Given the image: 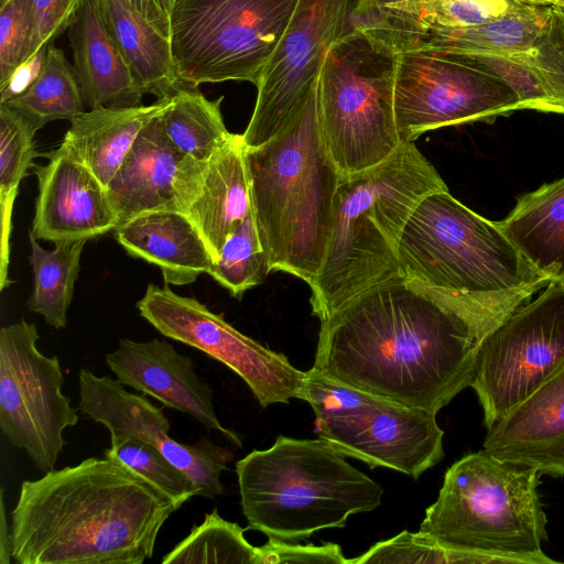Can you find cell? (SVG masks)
<instances>
[{
	"label": "cell",
	"mask_w": 564,
	"mask_h": 564,
	"mask_svg": "<svg viewBox=\"0 0 564 564\" xmlns=\"http://www.w3.org/2000/svg\"><path fill=\"white\" fill-rule=\"evenodd\" d=\"M299 0H175L171 45L181 87L250 82L285 32Z\"/></svg>",
	"instance_id": "cell-9"
},
{
	"label": "cell",
	"mask_w": 564,
	"mask_h": 564,
	"mask_svg": "<svg viewBox=\"0 0 564 564\" xmlns=\"http://www.w3.org/2000/svg\"><path fill=\"white\" fill-rule=\"evenodd\" d=\"M37 339L36 326L24 319L0 329V429L46 473L64 448V431L79 416L62 392L58 358L43 355Z\"/></svg>",
	"instance_id": "cell-12"
},
{
	"label": "cell",
	"mask_w": 564,
	"mask_h": 564,
	"mask_svg": "<svg viewBox=\"0 0 564 564\" xmlns=\"http://www.w3.org/2000/svg\"><path fill=\"white\" fill-rule=\"evenodd\" d=\"M159 4L161 6V8L169 14L171 15V12L173 10V7H174V3H175V0H158Z\"/></svg>",
	"instance_id": "cell-43"
},
{
	"label": "cell",
	"mask_w": 564,
	"mask_h": 564,
	"mask_svg": "<svg viewBox=\"0 0 564 564\" xmlns=\"http://www.w3.org/2000/svg\"><path fill=\"white\" fill-rule=\"evenodd\" d=\"M4 1H7V0H0V4L3 3Z\"/></svg>",
	"instance_id": "cell-48"
},
{
	"label": "cell",
	"mask_w": 564,
	"mask_h": 564,
	"mask_svg": "<svg viewBox=\"0 0 564 564\" xmlns=\"http://www.w3.org/2000/svg\"><path fill=\"white\" fill-rule=\"evenodd\" d=\"M498 224L550 282L564 278V176L519 197Z\"/></svg>",
	"instance_id": "cell-27"
},
{
	"label": "cell",
	"mask_w": 564,
	"mask_h": 564,
	"mask_svg": "<svg viewBox=\"0 0 564 564\" xmlns=\"http://www.w3.org/2000/svg\"><path fill=\"white\" fill-rule=\"evenodd\" d=\"M137 12L144 17L165 36H171L170 15L161 8L158 0H126ZM171 40V39H170Z\"/></svg>",
	"instance_id": "cell-41"
},
{
	"label": "cell",
	"mask_w": 564,
	"mask_h": 564,
	"mask_svg": "<svg viewBox=\"0 0 564 564\" xmlns=\"http://www.w3.org/2000/svg\"><path fill=\"white\" fill-rule=\"evenodd\" d=\"M82 1L31 0L33 29L30 62L37 55L45 53L51 43L68 29Z\"/></svg>",
	"instance_id": "cell-38"
},
{
	"label": "cell",
	"mask_w": 564,
	"mask_h": 564,
	"mask_svg": "<svg viewBox=\"0 0 564 564\" xmlns=\"http://www.w3.org/2000/svg\"><path fill=\"white\" fill-rule=\"evenodd\" d=\"M406 0H356L349 23V30H359L381 15L388 8Z\"/></svg>",
	"instance_id": "cell-40"
},
{
	"label": "cell",
	"mask_w": 564,
	"mask_h": 564,
	"mask_svg": "<svg viewBox=\"0 0 564 564\" xmlns=\"http://www.w3.org/2000/svg\"><path fill=\"white\" fill-rule=\"evenodd\" d=\"M554 4L525 3L489 22L459 29H435L399 37L387 46L394 54L421 51L455 55H503L525 52L544 35Z\"/></svg>",
	"instance_id": "cell-23"
},
{
	"label": "cell",
	"mask_w": 564,
	"mask_h": 564,
	"mask_svg": "<svg viewBox=\"0 0 564 564\" xmlns=\"http://www.w3.org/2000/svg\"><path fill=\"white\" fill-rule=\"evenodd\" d=\"M206 166L207 162L177 150L164 131L161 115L154 118L107 185L118 226L147 212L187 214L200 192Z\"/></svg>",
	"instance_id": "cell-17"
},
{
	"label": "cell",
	"mask_w": 564,
	"mask_h": 564,
	"mask_svg": "<svg viewBox=\"0 0 564 564\" xmlns=\"http://www.w3.org/2000/svg\"><path fill=\"white\" fill-rule=\"evenodd\" d=\"M242 134L234 133L208 162L199 194L187 215L207 241L215 261L227 238L251 213Z\"/></svg>",
	"instance_id": "cell-26"
},
{
	"label": "cell",
	"mask_w": 564,
	"mask_h": 564,
	"mask_svg": "<svg viewBox=\"0 0 564 564\" xmlns=\"http://www.w3.org/2000/svg\"><path fill=\"white\" fill-rule=\"evenodd\" d=\"M527 3H535V4H554L552 0H517Z\"/></svg>",
	"instance_id": "cell-44"
},
{
	"label": "cell",
	"mask_w": 564,
	"mask_h": 564,
	"mask_svg": "<svg viewBox=\"0 0 564 564\" xmlns=\"http://www.w3.org/2000/svg\"><path fill=\"white\" fill-rule=\"evenodd\" d=\"M178 508L115 457H89L21 484L11 512L20 564H142Z\"/></svg>",
	"instance_id": "cell-2"
},
{
	"label": "cell",
	"mask_w": 564,
	"mask_h": 564,
	"mask_svg": "<svg viewBox=\"0 0 564 564\" xmlns=\"http://www.w3.org/2000/svg\"><path fill=\"white\" fill-rule=\"evenodd\" d=\"M236 474L246 529L275 541L300 543L344 528L350 516L382 502L383 488L319 437L278 436L239 459Z\"/></svg>",
	"instance_id": "cell-5"
},
{
	"label": "cell",
	"mask_w": 564,
	"mask_h": 564,
	"mask_svg": "<svg viewBox=\"0 0 564 564\" xmlns=\"http://www.w3.org/2000/svg\"><path fill=\"white\" fill-rule=\"evenodd\" d=\"M170 105L167 97L148 106L89 109L70 120L61 147L107 187L140 132Z\"/></svg>",
	"instance_id": "cell-24"
},
{
	"label": "cell",
	"mask_w": 564,
	"mask_h": 564,
	"mask_svg": "<svg viewBox=\"0 0 564 564\" xmlns=\"http://www.w3.org/2000/svg\"><path fill=\"white\" fill-rule=\"evenodd\" d=\"M447 189L414 142L362 172L340 176L322 265L310 284L321 319L368 288L399 274L398 245L419 203Z\"/></svg>",
	"instance_id": "cell-4"
},
{
	"label": "cell",
	"mask_w": 564,
	"mask_h": 564,
	"mask_svg": "<svg viewBox=\"0 0 564 564\" xmlns=\"http://www.w3.org/2000/svg\"><path fill=\"white\" fill-rule=\"evenodd\" d=\"M137 308L163 336L196 348L236 372L262 408L296 399L305 371L207 308L169 286L149 284Z\"/></svg>",
	"instance_id": "cell-13"
},
{
	"label": "cell",
	"mask_w": 564,
	"mask_h": 564,
	"mask_svg": "<svg viewBox=\"0 0 564 564\" xmlns=\"http://www.w3.org/2000/svg\"><path fill=\"white\" fill-rule=\"evenodd\" d=\"M554 6H557L560 8L564 9V0H552Z\"/></svg>",
	"instance_id": "cell-45"
},
{
	"label": "cell",
	"mask_w": 564,
	"mask_h": 564,
	"mask_svg": "<svg viewBox=\"0 0 564 564\" xmlns=\"http://www.w3.org/2000/svg\"><path fill=\"white\" fill-rule=\"evenodd\" d=\"M105 359L124 387L188 414L234 445L242 447L240 436L218 419L213 390L196 373L192 358L181 355L170 343L158 338L147 341L121 338L117 349L107 354Z\"/></svg>",
	"instance_id": "cell-19"
},
{
	"label": "cell",
	"mask_w": 564,
	"mask_h": 564,
	"mask_svg": "<svg viewBox=\"0 0 564 564\" xmlns=\"http://www.w3.org/2000/svg\"><path fill=\"white\" fill-rule=\"evenodd\" d=\"M497 75L518 95L521 110L564 115V23L557 7L531 50L503 55H463Z\"/></svg>",
	"instance_id": "cell-25"
},
{
	"label": "cell",
	"mask_w": 564,
	"mask_h": 564,
	"mask_svg": "<svg viewBox=\"0 0 564 564\" xmlns=\"http://www.w3.org/2000/svg\"><path fill=\"white\" fill-rule=\"evenodd\" d=\"M270 271L252 210L227 238L208 274L235 297L261 284Z\"/></svg>",
	"instance_id": "cell-34"
},
{
	"label": "cell",
	"mask_w": 564,
	"mask_h": 564,
	"mask_svg": "<svg viewBox=\"0 0 564 564\" xmlns=\"http://www.w3.org/2000/svg\"><path fill=\"white\" fill-rule=\"evenodd\" d=\"M29 239L33 291L26 307L41 314L50 326L62 329L67 324L66 313L72 303L80 257L87 241L58 243L53 250H46L31 231Z\"/></svg>",
	"instance_id": "cell-31"
},
{
	"label": "cell",
	"mask_w": 564,
	"mask_h": 564,
	"mask_svg": "<svg viewBox=\"0 0 564 564\" xmlns=\"http://www.w3.org/2000/svg\"><path fill=\"white\" fill-rule=\"evenodd\" d=\"M540 476L486 449L467 454L445 473L419 531L448 549L500 564L560 563L541 550L547 520L538 492Z\"/></svg>",
	"instance_id": "cell-6"
},
{
	"label": "cell",
	"mask_w": 564,
	"mask_h": 564,
	"mask_svg": "<svg viewBox=\"0 0 564 564\" xmlns=\"http://www.w3.org/2000/svg\"><path fill=\"white\" fill-rule=\"evenodd\" d=\"M317 83L270 140L246 147L251 208L270 271L308 285L323 262L340 181L319 131Z\"/></svg>",
	"instance_id": "cell-3"
},
{
	"label": "cell",
	"mask_w": 564,
	"mask_h": 564,
	"mask_svg": "<svg viewBox=\"0 0 564 564\" xmlns=\"http://www.w3.org/2000/svg\"><path fill=\"white\" fill-rule=\"evenodd\" d=\"M258 549V564H350L336 543L302 545L269 539Z\"/></svg>",
	"instance_id": "cell-39"
},
{
	"label": "cell",
	"mask_w": 564,
	"mask_h": 564,
	"mask_svg": "<svg viewBox=\"0 0 564 564\" xmlns=\"http://www.w3.org/2000/svg\"><path fill=\"white\" fill-rule=\"evenodd\" d=\"M356 0H299L257 84V100L242 133L246 147L270 140L317 79L324 57L349 30Z\"/></svg>",
	"instance_id": "cell-15"
},
{
	"label": "cell",
	"mask_w": 564,
	"mask_h": 564,
	"mask_svg": "<svg viewBox=\"0 0 564 564\" xmlns=\"http://www.w3.org/2000/svg\"><path fill=\"white\" fill-rule=\"evenodd\" d=\"M564 362V286L552 281L479 343L469 387L489 429Z\"/></svg>",
	"instance_id": "cell-10"
},
{
	"label": "cell",
	"mask_w": 564,
	"mask_h": 564,
	"mask_svg": "<svg viewBox=\"0 0 564 564\" xmlns=\"http://www.w3.org/2000/svg\"><path fill=\"white\" fill-rule=\"evenodd\" d=\"M32 29L31 0L0 4V90L29 64Z\"/></svg>",
	"instance_id": "cell-37"
},
{
	"label": "cell",
	"mask_w": 564,
	"mask_h": 564,
	"mask_svg": "<svg viewBox=\"0 0 564 564\" xmlns=\"http://www.w3.org/2000/svg\"><path fill=\"white\" fill-rule=\"evenodd\" d=\"M519 307L398 274L321 319L313 368L379 399L437 414L469 387L480 340Z\"/></svg>",
	"instance_id": "cell-1"
},
{
	"label": "cell",
	"mask_w": 564,
	"mask_h": 564,
	"mask_svg": "<svg viewBox=\"0 0 564 564\" xmlns=\"http://www.w3.org/2000/svg\"><path fill=\"white\" fill-rule=\"evenodd\" d=\"M399 274L425 285L492 302L527 304L550 281L503 232L454 198L425 196L398 245Z\"/></svg>",
	"instance_id": "cell-7"
},
{
	"label": "cell",
	"mask_w": 564,
	"mask_h": 564,
	"mask_svg": "<svg viewBox=\"0 0 564 564\" xmlns=\"http://www.w3.org/2000/svg\"><path fill=\"white\" fill-rule=\"evenodd\" d=\"M96 3L140 90L159 99L171 97L181 86L170 37L126 0H96Z\"/></svg>",
	"instance_id": "cell-28"
},
{
	"label": "cell",
	"mask_w": 564,
	"mask_h": 564,
	"mask_svg": "<svg viewBox=\"0 0 564 564\" xmlns=\"http://www.w3.org/2000/svg\"><path fill=\"white\" fill-rule=\"evenodd\" d=\"M521 110L500 77L462 55L408 51L397 54L393 111L402 143L422 133Z\"/></svg>",
	"instance_id": "cell-11"
},
{
	"label": "cell",
	"mask_w": 564,
	"mask_h": 564,
	"mask_svg": "<svg viewBox=\"0 0 564 564\" xmlns=\"http://www.w3.org/2000/svg\"><path fill=\"white\" fill-rule=\"evenodd\" d=\"M115 237L128 254L158 265L165 284H191L215 262L207 241L186 213H142L119 225Z\"/></svg>",
	"instance_id": "cell-21"
},
{
	"label": "cell",
	"mask_w": 564,
	"mask_h": 564,
	"mask_svg": "<svg viewBox=\"0 0 564 564\" xmlns=\"http://www.w3.org/2000/svg\"><path fill=\"white\" fill-rule=\"evenodd\" d=\"M12 558L11 531L7 521L3 490L0 491V564H10Z\"/></svg>",
	"instance_id": "cell-42"
},
{
	"label": "cell",
	"mask_w": 564,
	"mask_h": 564,
	"mask_svg": "<svg viewBox=\"0 0 564 564\" xmlns=\"http://www.w3.org/2000/svg\"><path fill=\"white\" fill-rule=\"evenodd\" d=\"M556 7H557V6H556ZM557 8H558V12H560V14H561V18H562V20H563V23H564V9H563V8H560V7H557Z\"/></svg>",
	"instance_id": "cell-46"
},
{
	"label": "cell",
	"mask_w": 564,
	"mask_h": 564,
	"mask_svg": "<svg viewBox=\"0 0 564 564\" xmlns=\"http://www.w3.org/2000/svg\"><path fill=\"white\" fill-rule=\"evenodd\" d=\"M223 99L224 96L209 100L196 88L180 87L161 115L172 144L199 162H208L234 134L227 130L223 119Z\"/></svg>",
	"instance_id": "cell-30"
},
{
	"label": "cell",
	"mask_w": 564,
	"mask_h": 564,
	"mask_svg": "<svg viewBox=\"0 0 564 564\" xmlns=\"http://www.w3.org/2000/svg\"><path fill=\"white\" fill-rule=\"evenodd\" d=\"M78 410L107 427L110 443L126 438L143 441L159 449L171 463L185 471L197 489V496L215 498L224 492L220 475L234 453L204 437L193 445L170 435V422L161 408L144 394H134L110 376H97L87 368L78 372Z\"/></svg>",
	"instance_id": "cell-16"
},
{
	"label": "cell",
	"mask_w": 564,
	"mask_h": 564,
	"mask_svg": "<svg viewBox=\"0 0 564 564\" xmlns=\"http://www.w3.org/2000/svg\"><path fill=\"white\" fill-rule=\"evenodd\" d=\"M36 130L15 109L0 104V212L1 257L0 288L9 283L10 236L13 204L19 185L31 165Z\"/></svg>",
	"instance_id": "cell-32"
},
{
	"label": "cell",
	"mask_w": 564,
	"mask_h": 564,
	"mask_svg": "<svg viewBox=\"0 0 564 564\" xmlns=\"http://www.w3.org/2000/svg\"><path fill=\"white\" fill-rule=\"evenodd\" d=\"M366 563H497L492 557L448 549L429 534L406 530L384 541L373 544L350 564Z\"/></svg>",
	"instance_id": "cell-36"
},
{
	"label": "cell",
	"mask_w": 564,
	"mask_h": 564,
	"mask_svg": "<svg viewBox=\"0 0 564 564\" xmlns=\"http://www.w3.org/2000/svg\"><path fill=\"white\" fill-rule=\"evenodd\" d=\"M74 68L85 106L132 107L144 94L110 36L96 0H83L68 26Z\"/></svg>",
	"instance_id": "cell-22"
},
{
	"label": "cell",
	"mask_w": 564,
	"mask_h": 564,
	"mask_svg": "<svg viewBox=\"0 0 564 564\" xmlns=\"http://www.w3.org/2000/svg\"><path fill=\"white\" fill-rule=\"evenodd\" d=\"M36 167L39 194L30 230L54 245L89 239L115 230L118 215L107 187L61 145Z\"/></svg>",
	"instance_id": "cell-18"
},
{
	"label": "cell",
	"mask_w": 564,
	"mask_h": 564,
	"mask_svg": "<svg viewBox=\"0 0 564 564\" xmlns=\"http://www.w3.org/2000/svg\"><path fill=\"white\" fill-rule=\"evenodd\" d=\"M238 523L221 518L217 510L206 513L203 522L162 558L163 564L241 563L258 564L259 549L245 538Z\"/></svg>",
	"instance_id": "cell-33"
},
{
	"label": "cell",
	"mask_w": 564,
	"mask_h": 564,
	"mask_svg": "<svg viewBox=\"0 0 564 564\" xmlns=\"http://www.w3.org/2000/svg\"><path fill=\"white\" fill-rule=\"evenodd\" d=\"M397 54L350 31L328 48L317 83L318 124L340 176L371 169L403 143L393 111Z\"/></svg>",
	"instance_id": "cell-8"
},
{
	"label": "cell",
	"mask_w": 564,
	"mask_h": 564,
	"mask_svg": "<svg viewBox=\"0 0 564 564\" xmlns=\"http://www.w3.org/2000/svg\"><path fill=\"white\" fill-rule=\"evenodd\" d=\"M315 434L345 456L417 479L444 457L436 414L360 390L343 408L316 415Z\"/></svg>",
	"instance_id": "cell-14"
},
{
	"label": "cell",
	"mask_w": 564,
	"mask_h": 564,
	"mask_svg": "<svg viewBox=\"0 0 564 564\" xmlns=\"http://www.w3.org/2000/svg\"><path fill=\"white\" fill-rule=\"evenodd\" d=\"M105 456L115 457L135 470L165 496H167L180 509L193 496H197V489L189 476L171 463L154 446L135 438H126L110 443Z\"/></svg>",
	"instance_id": "cell-35"
},
{
	"label": "cell",
	"mask_w": 564,
	"mask_h": 564,
	"mask_svg": "<svg viewBox=\"0 0 564 564\" xmlns=\"http://www.w3.org/2000/svg\"><path fill=\"white\" fill-rule=\"evenodd\" d=\"M487 430L484 449L494 456L564 476V362Z\"/></svg>",
	"instance_id": "cell-20"
},
{
	"label": "cell",
	"mask_w": 564,
	"mask_h": 564,
	"mask_svg": "<svg viewBox=\"0 0 564 564\" xmlns=\"http://www.w3.org/2000/svg\"><path fill=\"white\" fill-rule=\"evenodd\" d=\"M37 131L50 121L72 120L85 111L75 68L64 52L50 45L33 80L18 95L2 101Z\"/></svg>",
	"instance_id": "cell-29"
},
{
	"label": "cell",
	"mask_w": 564,
	"mask_h": 564,
	"mask_svg": "<svg viewBox=\"0 0 564 564\" xmlns=\"http://www.w3.org/2000/svg\"><path fill=\"white\" fill-rule=\"evenodd\" d=\"M557 282H560L564 286V278L561 281H557Z\"/></svg>",
	"instance_id": "cell-47"
}]
</instances>
